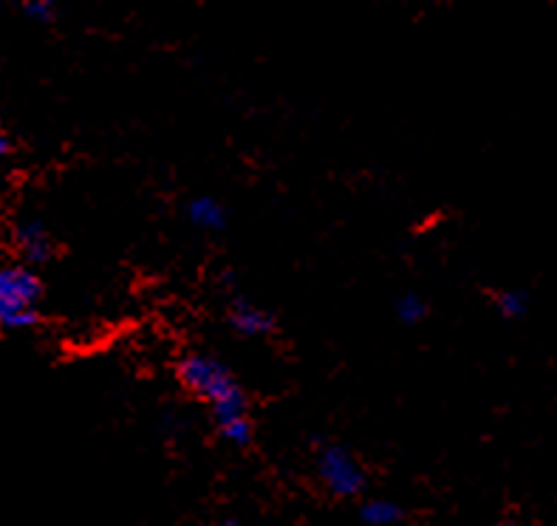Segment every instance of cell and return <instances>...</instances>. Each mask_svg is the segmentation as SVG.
Here are the masks:
<instances>
[{
  "instance_id": "obj_1",
  "label": "cell",
  "mask_w": 557,
  "mask_h": 526,
  "mask_svg": "<svg viewBox=\"0 0 557 526\" xmlns=\"http://www.w3.org/2000/svg\"><path fill=\"white\" fill-rule=\"evenodd\" d=\"M178 379L196 396L210 402V411L219 428L247 416V393L233 379L230 368L210 354H187L178 363Z\"/></svg>"
},
{
  "instance_id": "obj_2",
  "label": "cell",
  "mask_w": 557,
  "mask_h": 526,
  "mask_svg": "<svg viewBox=\"0 0 557 526\" xmlns=\"http://www.w3.org/2000/svg\"><path fill=\"white\" fill-rule=\"evenodd\" d=\"M42 283L32 267L12 264L0 267V326L3 329H32L40 320L37 301Z\"/></svg>"
},
{
  "instance_id": "obj_3",
  "label": "cell",
  "mask_w": 557,
  "mask_h": 526,
  "mask_svg": "<svg viewBox=\"0 0 557 526\" xmlns=\"http://www.w3.org/2000/svg\"><path fill=\"white\" fill-rule=\"evenodd\" d=\"M318 470L320 478L325 481V487L334 492V496H357V492L366 487V473L357 464V458L348 453L346 448H339V444H325L320 450L318 458Z\"/></svg>"
},
{
  "instance_id": "obj_4",
  "label": "cell",
  "mask_w": 557,
  "mask_h": 526,
  "mask_svg": "<svg viewBox=\"0 0 557 526\" xmlns=\"http://www.w3.org/2000/svg\"><path fill=\"white\" fill-rule=\"evenodd\" d=\"M14 244H17L23 258H26L28 264H35V267L49 264L57 253L49 227L42 224V221H37V218H26V221L17 224V230H14Z\"/></svg>"
},
{
  "instance_id": "obj_5",
  "label": "cell",
  "mask_w": 557,
  "mask_h": 526,
  "mask_svg": "<svg viewBox=\"0 0 557 526\" xmlns=\"http://www.w3.org/2000/svg\"><path fill=\"white\" fill-rule=\"evenodd\" d=\"M226 317H230V326L238 334H244V338H267V334L275 331V317L269 315V311L258 309V306H252V303L235 301Z\"/></svg>"
},
{
  "instance_id": "obj_6",
  "label": "cell",
  "mask_w": 557,
  "mask_h": 526,
  "mask_svg": "<svg viewBox=\"0 0 557 526\" xmlns=\"http://www.w3.org/2000/svg\"><path fill=\"white\" fill-rule=\"evenodd\" d=\"M187 218L190 224L198 227V230L207 232H219L226 227V212L219 201L212 196H198L187 204Z\"/></svg>"
},
{
  "instance_id": "obj_7",
  "label": "cell",
  "mask_w": 557,
  "mask_h": 526,
  "mask_svg": "<svg viewBox=\"0 0 557 526\" xmlns=\"http://www.w3.org/2000/svg\"><path fill=\"white\" fill-rule=\"evenodd\" d=\"M360 515L368 526H394L403 513H399V506H396L394 501L374 499L368 501V504H362Z\"/></svg>"
},
{
  "instance_id": "obj_8",
  "label": "cell",
  "mask_w": 557,
  "mask_h": 526,
  "mask_svg": "<svg viewBox=\"0 0 557 526\" xmlns=\"http://www.w3.org/2000/svg\"><path fill=\"white\" fill-rule=\"evenodd\" d=\"M527 306H530V297L521 289H504V292L495 295V309L509 317V320H518V317L527 315Z\"/></svg>"
},
{
  "instance_id": "obj_9",
  "label": "cell",
  "mask_w": 557,
  "mask_h": 526,
  "mask_svg": "<svg viewBox=\"0 0 557 526\" xmlns=\"http://www.w3.org/2000/svg\"><path fill=\"white\" fill-rule=\"evenodd\" d=\"M424 315H428V303H424L419 295L408 292V295L396 297V317H399L403 323H408V326L422 323Z\"/></svg>"
},
{
  "instance_id": "obj_10",
  "label": "cell",
  "mask_w": 557,
  "mask_h": 526,
  "mask_svg": "<svg viewBox=\"0 0 557 526\" xmlns=\"http://www.w3.org/2000/svg\"><path fill=\"white\" fill-rule=\"evenodd\" d=\"M221 436H224L226 442H233L235 448H247L252 442V421H249V416L230 421V425L221 428Z\"/></svg>"
},
{
  "instance_id": "obj_11",
  "label": "cell",
  "mask_w": 557,
  "mask_h": 526,
  "mask_svg": "<svg viewBox=\"0 0 557 526\" xmlns=\"http://www.w3.org/2000/svg\"><path fill=\"white\" fill-rule=\"evenodd\" d=\"M23 14L37 23H49L57 17V7L51 0H26V3H23Z\"/></svg>"
},
{
  "instance_id": "obj_12",
  "label": "cell",
  "mask_w": 557,
  "mask_h": 526,
  "mask_svg": "<svg viewBox=\"0 0 557 526\" xmlns=\"http://www.w3.org/2000/svg\"><path fill=\"white\" fill-rule=\"evenodd\" d=\"M9 154H12V139H9V134L3 131V125H0V159Z\"/></svg>"
},
{
  "instance_id": "obj_13",
  "label": "cell",
  "mask_w": 557,
  "mask_h": 526,
  "mask_svg": "<svg viewBox=\"0 0 557 526\" xmlns=\"http://www.w3.org/2000/svg\"><path fill=\"white\" fill-rule=\"evenodd\" d=\"M498 526H521V524H516V521H504V524H498Z\"/></svg>"
},
{
  "instance_id": "obj_14",
  "label": "cell",
  "mask_w": 557,
  "mask_h": 526,
  "mask_svg": "<svg viewBox=\"0 0 557 526\" xmlns=\"http://www.w3.org/2000/svg\"><path fill=\"white\" fill-rule=\"evenodd\" d=\"M219 526H238V524H235V521H224V524H219Z\"/></svg>"
}]
</instances>
